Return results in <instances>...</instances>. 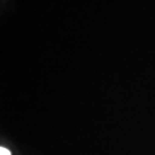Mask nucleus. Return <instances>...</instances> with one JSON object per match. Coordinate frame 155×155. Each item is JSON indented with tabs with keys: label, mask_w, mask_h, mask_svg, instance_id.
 I'll use <instances>...</instances> for the list:
<instances>
[{
	"label": "nucleus",
	"mask_w": 155,
	"mask_h": 155,
	"mask_svg": "<svg viewBox=\"0 0 155 155\" xmlns=\"http://www.w3.org/2000/svg\"><path fill=\"white\" fill-rule=\"evenodd\" d=\"M0 155H12V154L7 148H5V147H0Z\"/></svg>",
	"instance_id": "1"
}]
</instances>
